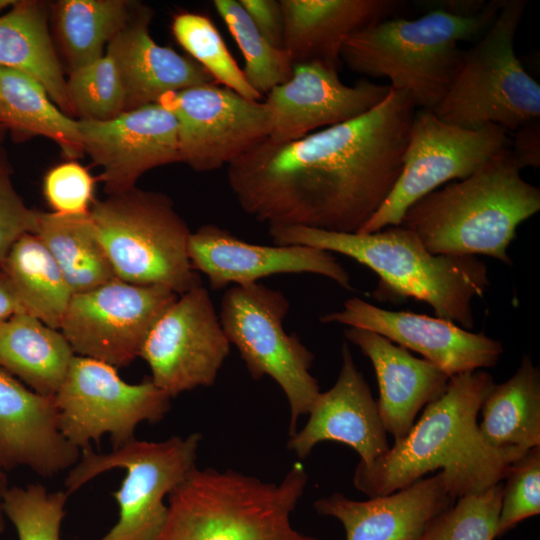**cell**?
<instances>
[{
  "label": "cell",
  "instance_id": "83f0119b",
  "mask_svg": "<svg viewBox=\"0 0 540 540\" xmlns=\"http://www.w3.org/2000/svg\"><path fill=\"white\" fill-rule=\"evenodd\" d=\"M481 439L493 448L540 446V371L523 355L516 372L493 386L481 406Z\"/></svg>",
  "mask_w": 540,
  "mask_h": 540
},
{
  "label": "cell",
  "instance_id": "5bb4252c",
  "mask_svg": "<svg viewBox=\"0 0 540 540\" xmlns=\"http://www.w3.org/2000/svg\"><path fill=\"white\" fill-rule=\"evenodd\" d=\"M157 103L177 121L180 162L197 172L230 164L271 133L264 102L217 83L171 92Z\"/></svg>",
  "mask_w": 540,
  "mask_h": 540
},
{
  "label": "cell",
  "instance_id": "cb8c5ba5",
  "mask_svg": "<svg viewBox=\"0 0 540 540\" xmlns=\"http://www.w3.org/2000/svg\"><path fill=\"white\" fill-rule=\"evenodd\" d=\"M344 335L372 363L379 385L378 411L386 433L394 441L402 439L419 411L445 391L450 377L372 331L349 327Z\"/></svg>",
  "mask_w": 540,
  "mask_h": 540
},
{
  "label": "cell",
  "instance_id": "bcb514c9",
  "mask_svg": "<svg viewBox=\"0 0 540 540\" xmlns=\"http://www.w3.org/2000/svg\"><path fill=\"white\" fill-rule=\"evenodd\" d=\"M6 131H7V129L4 126L0 125V142H1V140L3 138V135H4V133Z\"/></svg>",
  "mask_w": 540,
  "mask_h": 540
},
{
  "label": "cell",
  "instance_id": "603a6c76",
  "mask_svg": "<svg viewBox=\"0 0 540 540\" xmlns=\"http://www.w3.org/2000/svg\"><path fill=\"white\" fill-rule=\"evenodd\" d=\"M151 19V9L137 4L106 48L124 88L126 111L157 103L171 92L216 83L194 60L156 43L149 31Z\"/></svg>",
  "mask_w": 540,
  "mask_h": 540
},
{
  "label": "cell",
  "instance_id": "4316f807",
  "mask_svg": "<svg viewBox=\"0 0 540 540\" xmlns=\"http://www.w3.org/2000/svg\"><path fill=\"white\" fill-rule=\"evenodd\" d=\"M0 66L40 82L55 105L73 117L66 79L49 32L42 2L19 0L0 16Z\"/></svg>",
  "mask_w": 540,
  "mask_h": 540
},
{
  "label": "cell",
  "instance_id": "f546056e",
  "mask_svg": "<svg viewBox=\"0 0 540 540\" xmlns=\"http://www.w3.org/2000/svg\"><path fill=\"white\" fill-rule=\"evenodd\" d=\"M0 271L24 313L60 329L73 294L55 259L35 234L26 233L13 244Z\"/></svg>",
  "mask_w": 540,
  "mask_h": 540
},
{
  "label": "cell",
  "instance_id": "60d3db41",
  "mask_svg": "<svg viewBox=\"0 0 540 540\" xmlns=\"http://www.w3.org/2000/svg\"><path fill=\"white\" fill-rule=\"evenodd\" d=\"M258 31L275 47L283 48L284 19L280 0H238Z\"/></svg>",
  "mask_w": 540,
  "mask_h": 540
},
{
  "label": "cell",
  "instance_id": "d6986e66",
  "mask_svg": "<svg viewBox=\"0 0 540 540\" xmlns=\"http://www.w3.org/2000/svg\"><path fill=\"white\" fill-rule=\"evenodd\" d=\"M188 255L214 290L250 285L282 273L318 274L352 289L349 274L330 252L303 245L252 244L213 224L191 232Z\"/></svg>",
  "mask_w": 540,
  "mask_h": 540
},
{
  "label": "cell",
  "instance_id": "f35d334b",
  "mask_svg": "<svg viewBox=\"0 0 540 540\" xmlns=\"http://www.w3.org/2000/svg\"><path fill=\"white\" fill-rule=\"evenodd\" d=\"M94 179L76 161L51 168L43 179V193L52 212L82 215L90 212L94 201Z\"/></svg>",
  "mask_w": 540,
  "mask_h": 540
},
{
  "label": "cell",
  "instance_id": "8fae6325",
  "mask_svg": "<svg viewBox=\"0 0 540 540\" xmlns=\"http://www.w3.org/2000/svg\"><path fill=\"white\" fill-rule=\"evenodd\" d=\"M510 147L509 132L501 126L465 128L444 122L432 110L417 109L400 176L384 203L357 233L400 225L416 201L443 184L470 176Z\"/></svg>",
  "mask_w": 540,
  "mask_h": 540
},
{
  "label": "cell",
  "instance_id": "277c9868",
  "mask_svg": "<svg viewBox=\"0 0 540 540\" xmlns=\"http://www.w3.org/2000/svg\"><path fill=\"white\" fill-rule=\"evenodd\" d=\"M540 210V189L521 176L511 147L470 176L425 195L400 225L433 254L485 255L512 265L517 228Z\"/></svg>",
  "mask_w": 540,
  "mask_h": 540
},
{
  "label": "cell",
  "instance_id": "b9f144b4",
  "mask_svg": "<svg viewBox=\"0 0 540 540\" xmlns=\"http://www.w3.org/2000/svg\"><path fill=\"white\" fill-rule=\"evenodd\" d=\"M511 140V151L518 164L525 167L538 168L540 166V121L533 120L515 132Z\"/></svg>",
  "mask_w": 540,
  "mask_h": 540
},
{
  "label": "cell",
  "instance_id": "2e32d148",
  "mask_svg": "<svg viewBox=\"0 0 540 540\" xmlns=\"http://www.w3.org/2000/svg\"><path fill=\"white\" fill-rule=\"evenodd\" d=\"M322 323H339L377 333L422 355L450 378L491 368L504 352L503 344L456 323L408 311H391L361 298L347 299L341 310L320 317Z\"/></svg>",
  "mask_w": 540,
  "mask_h": 540
},
{
  "label": "cell",
  "instance_id": "ee69618b",
  "mask_svg": "<svg viewBox=\"0 0 540 540\" xmlns=\"http://www.w3.org/2000/svg\"><path fill=\"white\" fill-rule=\"evenodd\" d=\"M9 488L8 479L5 471L0 468V533L5 530L6 517L3 511L4 496Z\"/></svg>",
  "mask_w": 540,
  "mask_h": 540
},
{
  "label": "cell",
  "instance_id": "d590c367",
  "mask_svg": "<svg viewBox=\"0 0 540 540\" xmlns=\"http://www.w3.org/2000/svg\"><path fill=\"white\" fill-rule=\"evenodd\" d=\"M500 483L457 498L434 517L418 540H494L501 505Z\"/></svg>",
  "mask_w": 540,
  "mask_h": 540
},
{
  "label": "cell",
  "instance_id": "1f68e13d",
  "mask_svg": "<svg viewBox=\"0 0 540 540\" xmlns=\"http://www.w3.org/2000/svg\"><path fill=\"white\" fill-rule=\"evenodd\" d=\"M136 5L125 0L55 3V29L70 71L101 58L108 44L131 18Z\"/></svg>",
  "mask_w": 540,
  "mask_h": 540
},
{
  "label": "cell",
  "instance_id": "4fadbf2b",
  "mask_svg": "<svg viewBox=\"0 0 540 540\" xmlns=\"http://www.w3.org/2000/svg\"><path fill=\"white\" fill-rule=\"evenodd\" d=\"M172 290L115 278L73 294L60 331L76 355L128 366L140 356L151 329L177 300Z\"/></svg>",
  "mask_w": 540,
  "mask_h": 540
},
{
  "label": "cell",
  "instance_id": "f1b7e54d",
  "mask_svg": "<svg viewBox=\"0 0 540 540\" xmlns=\"http://www.w3.org/2000/svg\"><path fill=\"white\" fill-rule=\"evenodd\" d=\"M33 234L55 259L72 294L89 291L117 278L90 212L63 215L37 210Z\"/></svg>",
  "mask_w": 540,
  "mask_h": 540
},
{
  "label": "cell",
  "instance_id": "6da1fadb",
  "mask_svg": "<svg viewBox=\"0 0 540 540\" xmlns=\"http://www.w3.org/2000/svg\"><path fill=\"white\" fill-rule=\"evenodd\" d=\"M417 108L390 87L372 110L289 142L267 138L227 166L242 210L276 226L357 233L395 186Z\"/></svg>",
  "mask_w": 540,
  "mask_h": 540
},
{
  "label": "cell",
  "instance_id": "e0dca14e",
  "mask_svg": "<svg viewBox=\"0 0 540 540\" xmlns=\"http://www.w3.org/2000/svg\"><path fill=\"white\" fill-rule=\"evenodd\" d=\"M77 124L83 152L101 167L108 195L136 187L153 168L180 162L177 121L160 103L105 121L77 119Z\"/></svg>",
  "mask_w": 540,
  "mask_h": 540
},
{
  "label": "cell",
  "instance_id": "d4e9b609",
  "mask_svg": "<svg viewBox=\"0 0 540 540\" xmlns=\"http://www.w3.org/2000/svg\"><path fill=\"white\" fill-rule=\"evenodd\" d=\"M283 49L294 64L320 61L338 68L344 41L355 32L392 16L394 0H280Z\"/></svg>",
  "mask_w": 540,
  "mask_h": 540
},
{
  "label": "cell",
  "instance_id": "7bdbcfd3",
  "mask_svg": "<svg viewBox=\"0 0 540 540\" xmlns=\"http://www.w3.org/2000/svg\"><path fill=\"white\" fill-rule=\"evenodd\" d=\"M17 313H24L7 278L0 271V324Z\"/></svg>",
  "mask_w": 540,
  "mask_h": 540
},
{
  "label": "cell",
  "instance_id": "d6a6232c",
  "mask_svg": "<svg viewBox=\"0 0 540 540\" xmlns=\"http://www.w3.org/2000/svg\"><path fill=\"white\" fill-rule=\"evenodd\" d=\"M219 16L237 43L246 80L260 95L287 81L294 62L283 48L273 46L256 28L237 0H214Z\"/></svg>",
  "mask_w": 540,
  "mask_h": 540
},
{
  "label": "cell",
  "instance_id": "9c48e42d",
  "mask_svg": "<svg viewBox=\"0 0 540 540\" xmlns=\"http://www.w3.org/2000/svg\"><path fill=\"white\" fill-rule=\"evenodd\" d=\"M201 440L194 432L158 442L134 438L109 453L82 451L65 479V492L70 495L114 468L125 469L113 493L119 519L100 540H152L166 517L165 497L196 467Z\"/></svg>",
  "mask_w": 540,
  "mask_h": 540
},
{
  "label": "cell",
  "instance_id": "7c38bea8",
  "mask_svg": "<svg viewBox=\"0 0 540 540\" xmlns=\"http://www.w3.org/2000/svg\"><path fill=\"white\" fill-rule=\"evenodd\" d=\"M59 427L80 451L97 445L109 435L113 449L135 438L137 426L157 423L168 413L171 398L151 380L130 384L117 368L75 355L54 396Z\"/></svg>",
  "mask_w": 540,
  "mask_h": 540
},
{
  "label": "cell",
  "instance_id": "8d00e7d4",
  "mask_svg": "<svg viewBox=\"0 0 540 540\" xmlns=\"http://www.w3.org/2000/svg\"><path fill=\"white\" fill-rule=\"evenodd\" d=\"M68 496L65 491L49 492L39 483L13 486L4 496L3 511L19 540H60Z\"/></svg>",
  "mask_w": 540,
  "mask_h": 540
},
{
  "label": "cell",
  "instance_id": "5b68a950",
  "mask_svg": "<svg viewBox=\"0 0 540 540\" xmlns=\"http://www.w3.org/2000/svg\"><path fill=\"white\" fill-rule=\"evenodd\" d=\"M307 482L299 462L279 483L196 466L169 493L165 520L152 540H320L290 520Z\"/></svg>",
  "mask_w": 540,
  "mask_h": 540
},
{
  "label": "cell",
  "instance_id": "ffe728a7",
  "mask_svg": "<svg viewBox=\"0 0 540 540\" xmlns=\"http://www.w3.org/2000/svg\"><path fill=\"white\" fill-rule=\"evenodd\" d=\"M341 356L335 384L317 395L306 425L290 436L287 447L305 459L318 443L336 441L353 448L360 456L359 464L369 467L390 449L387 433L377 402L346 341Z\"/></svg>",
  "mask_w": 540,
  "mask_h": 540
},
{
  "label": "cell",
  "instance_id": "836d02e7",
  "mask_svg": "<svg viewBox=\"0 0 540 540\" xmlns=\"http://www.w3.org/2000/svg\"><path fill=\"white\" fill-rule=\"evenodd\" d=\"M176 41L214 81L241 96L259 101L262 97L245 78L212 20L203 14L180 12L172 20Z\"/></svg>",
  "mask_w": 540,
  "mask_h": 540
},
{
  "label": "cell",
  "instance_id": "52a82bcc",
  "mask_svg": "<svg viewBox=\"0 0 540 540\" xmlns=\"http://www.w3.org/2000/svg\"><path fill=\"white\" fill-rule=\"evenodd\" d=\"M527 1L503 0L476 43L463 50L453 81L433 112L465 128L489 124L515 132L540 118V85L515 53V35Z\"/></svg>",
  "mask_w": 540,
  "mask_h": 540
},
{
  "label": "cell",
  "instance_id": "8992f818",
  "mask_svg": "<svg viewBox=\"0 0 540 540\" xmlns=\"http://www.w3.org/2000/svg\"><path fill=\"white\" fill-rule=\"evenodd\" d=\"M501 2H489L475 15L435 8L415 19H382L350 35L340 60L356 73L388 79L417 109L433 111L457 71L463 52L459 43L479 39Z\"/></svg>",
  "mask_w": 540,
  "mask_h": 540
},
{
  "label": "cell",
  "instance_id": "4dcf8cb0",
  "mask_svg": "<svg viewBox=\"0 0 540 540\" xmlns=\"http://www.w3.org/2000/svg\"><path fill=\"white\" fill-rule=\"evenodd\" d=\"M0 125L18 137H47L71 159L84 154L77 119L61 111L36 79L3 66H0Z\"/></svg>",
  "mask_w": 540,
  "mask_h": 540
},
{
  "label": "cell",
  "instance_id": "f6af8a7d",
  "mask_svg": "<svg viewBox=\"0 0 540 540\" xmlns=\"http://www.w3.org/2000/svg\"><path fill=\"white\" fill-rule=\"evenodd\" d=\"M15 3L14 0H0V16L1 12Z\"/></svg>",
  "mask_w": 540,
  "mask_h": 540
},
{
  "label": "cell",
  "instance_id": "3957f363",
  "mask_svg": "<svg viewBox=\"0 0 540 540\" xmlns=\"http://www.w3.org/2000/svg\"><path fill=\"white\" fill-rule=\"evenodd\" d=\"M277 245H303L346 255L380 278L378 292L427 303L438 318L474 327L473 301L486 293L488 268L476 256L431 253L402 225L373 233L324 231L303 226L269 227Z\"/></svg>",
  "mask_w": 540,
  "mask_h": 540
},
{
  "label": "cell",
  "instance_id": "30bf717a",
  "mask_svg": "<svg viewBox=\"0 0 540 540\" xmlns=\"http://www.w3.org/2000/svg\"><path fill=\"white\" fill-rule=\"evenodd\" d=\"M289 307L278 290L259 283L232 286L221 299L219 320L251 377L269 376L284 392L290 407L291 436L297 431L298 419L308 415L321 391L310 373L314 354L296 334L283 328Z\"/></svg>",
  "mask_w": 540,
  "mask_h": 540
},
{
  "label": "cell",
  "instance_id": "9a60e30c",
  "mask_svg": "<svg viewBox=\"0 0 540 540\" xmlns=\"http://www.w3.org/2000/svg\"><path fill=\"white\" fill-rule=\"evenodd\" d=\"M230 352L208 291L197 286L179 295L151 329L140 356L151 381L171 399L212 386Z\"/></svg>",
  "mask_w": 540,
  "mask_h": 540
},
{
  "label": "cell",
  "instance_id": "e575fe53",
  "mask_svg": "<svg viewBox=\"0 0 540 540\" xmlns=\"http://www.w3.org/2000/svg\"><path fill=\"white\" fill-rule=\"evenodd\" d=\"M67 98L73 116L105 121L126 111L124 88L112 58H101L70 71Z\"/></svg>",
  "mask_w": 540,
  "mask_h": 540
},
{
  "label": "cell",
  "instance_id": "74e56055",
  "mask_svg": "<svg viewBox=\"0 0 540 540\" xmlns=\"http://www.w3.org/2000/svg\"><path fill=\"white\" fill-rule=\"evenodd\" d=\"M505 479L495 538L540 513V446L515 461Z\"/></svg>",
  "mask_w": 540,
  "mask_h": 540
},
{
  "label": "cell",
  "instance_id": "7402d4cb",
  "mask_svg": "<svg viewBox=\"0 0 540 540\" xmlns=\"http://www.w3.org/2000/svg\"><path fill=\"white\" fill-rule=\"evenodd\" d=\"M455 501L440 471L365 501L333 493L316 500L314 508L340 521L346 540H418L428 523Z\"/></svg>",
  "mask_w": 540,
  "mask_h": 540
},
{
  "label": "cell",
  "instance_id": "ac0fdd59",
  "mask_svg": "<svg viewBox=\"0 0 540 540\" xmlns=\"http://www.w3.org/2000/svg\"><path fill=\"white\" fill-rule=\"evenodd\" d=\"M390 86L361 79L344 84L338 69L320 61L294 64L291 77L264 101L271 117L269 139L289 142L322 127L356 119L380 104Z\"/></svg>",
  "mask_w": 540,
  "mask_h": 540
},
{
  "label": "cell",
  "instance_id": "44dd1931",
  "mask_svg": "<svg viewBox=\"0 0 540 540\" xmlns=\"http://www.w3.org/2000/svg\"><path fill=\"white\" fill-rule=\"evenodd\" d=\"M80 455L60 431L54 397L31 390L0 367V468L26 467L50 478L74 467Z\"/></svg>",
  "mask_w": 540,
  "mask_h": 540
},
{
  "label": "cell",
  "instance_id": "7a4b0ae2",
  "mask_svg": "<svg viewBox=\"0 0 540 540\" xmlns=\"http://www.w3.org/2000/svg\"><path fill=\"white\" fill-rule=\"evenodd\" d=\"M494 385L484 370L451 377L405 437L371 466L357 464L354 487L369 498L387 495L437 469L456 499L500 483L528 450L493 448L481 439L477 418Z\"/></svg>",
  "mask_w": 540,
  "mask_h": 540
},
{
  "label": "cell",
  "instance_id": "ab89813d",
  "mask_svg": "<svg viewBox=\"0 0 540 540\" xmlns=\"http://www.w3.org/2000/svg\"><path fill=\"white\" fill-rule=\"evenodd\" d=\"M37 210L30 209L12 182L11 165L0 147V266L13 244L33 233Z\"/></svg>",
  "mask_w": 540,
  "mask_h": 540
},
{
  "label": "cell",
  "instance_id": "ba28073f",
  "mask_svg": "<svg viewBox=\"0 0 540 540\" xmlns=\"http://www.w3.org/2000/svg\"><path fill=\"white\" fill-rule=\"evenodd\" d=\"M90 215L118 279L177 295L202 285L188 255L191 231L167 195L134 187L95 201Z\"/></svg>",
  "mask_w": 540,
  "mask_h": 540
},
{
  "label": "cell",
  "instance_id": "484cf974",
  "mask_svg": "<svg viewBox=\"0 0 540 540\" xmlns=\"http://www.w3.org/2000/svg\"><path fill=\"white\" fill-rule=\"evenodd\" d=\"M75 355L60 330L31 315L0 324V367L41 395L55 396Z\"/></svg>",
  "mask_w": 540,
  "mask_h": 540
}]
</instances>
